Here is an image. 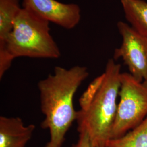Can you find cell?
<instances>
[{
	"mask_svg": "<svg viewBox=\"0 0 147 147\" xmlns=\"http://www.w3.org/2000/svg\"><path fill=\"white\" fill-rule=\"evenodd\" d=\"M88 76L84 66H57L53 74L38 82L40 109L45 117L40 126L50 132V140L44 147L63 146L67 133L76 120L74 96Z\"/></svg>",
	"mask_w": 147,
	"mask_h": 147,
	"instance_id": "cell-1",
	"label": "cell"
},
{
	"mask_svg": "<svg viewBox=\"0 0 147 147\" xmlns=\"http://www.w3.org/2000/svg\"><path fill=\"white\" fill-rule=\"evenodd\" d=\"M121 65L110 59L105 71L89 84L79 99L78 131L87 133L93 147H105L117 110Z\"/></svg>",
	"mask_w": 147,
	"mask_h": 147,
	"instance_id": "cell-2",
	"label": "cell"
},
{
	"mask_svg": "<svg viewBox=\"0 0 147 147\" xmlns=\"http://www.w3.org/2000/svg\"><path fill=\"white\" fill-rule=\"evenodd\" d=\"M50 22L22 8L11 31L0 39V79L18 57L57 59L61 53L50 33Z\"/></svg>",
	"mask_w": 147,
	"mask_h": 147,
	"instance_id": "cell-3",
	"label": "cell"
},
{
	"mask_svg": "<svg viewBox=\"0 0 147 147\" xmlns=\"http://www.w3.org/2000/svg\"><path fill=\"white\" fill-rule=\"evenodd\" d=\"M119 101L111 138L123 136L147 117V81H140L131 74L121 73Z\"/></svg>",
	"mask_w": 147,
	"mask_h": 147,
	"instance_id": "cell-4",
	"label": "cell"
},
{
	"mask_svg": "<svg viewBox=\"0 0 147 147\" xmlns=\"http://www.w3.org/2000/svg\"><path fill=\"white\" fill-rule=\"evenodd\" d=\"M123 41L115 50V60L122 58L130 74L140 81H147V37L123 21L117 23Z\"/></svg>",
	"mask_w": 147,
	"mask_h": 147,
	"instance_id": "cell-5",
	"label": "cell"
},
{
	"mask_svg": "<svg viewBox=\"0 0 147 147\" xmlns=\"http://www.w3.org/2000/svg\"><path fill=\"white\" fill-rule=\"evenodd\" d=\"M22 7L67 30L75 27L81 20V9L75 3L57 0H22Z\"/></svg>",
	"mask_w": 147,
	"mask_h": 147,
	"instance_id": "cell-6",
	"label": "cell"
},
{
	"mask_svg": "<svg viewBox=\"0 0 147 147\" xmlns=\"http://www.w3.org/2000/svg\"><path fill=\"white\" fill-rule=\"evenodd\" d=\"M34 124L25 125L20 117H0V147H26L35 130Z\"/></svg>",
	"mask_w": 147,
	"mask_h": 147,
	"instance_id": "cell-7",
	"label": "cell"
},
{
	"mask_svg": "<svg viewBox=\"0 0 147 147\" xmlns=\"http://www.w3.org/2000/svg\"><path fill=\"white\" fill-rule=\"evenodd\" d=\"M126 20L143 36L147 37V2L143 0H120Z\"/></svg>",
	"mask_w": 147,
	"mask_h": 147,
	"instance_id": "cell-8",
	"label": "cell"
},
{
	"mask_svg": "<svg viewBox=\"0 0 147 147\" xmlns=\"http://www.w3.org/2000/svg\"><path fill=\"white\" fill-rule=\"evenodd\" d=\"M105 147H147V117L123 136L109 140Z\"/></svg>",
	"mask_w": 147,
	"mask_h": 147,
	"instance_id": "cell-9",
	"label": "cell"
},
{
	"mask_svg": "<svg viewBox=\"0 0 147 147\" xmlns=\"http://www.w3.org/2000/svg\"><path fill=\"white\" fill-rule=\"evenodd\" d=\"M20 0H0V39L12 30L16 18L22 7Z\"/></svg>",
	"mask_w": 147,
	"mask_h": 147,
	"instance_id": "cell-10",
	"label": "cell"
},
{
	"mask_svg": "<svg viewBox=\"0 0 147 147\" xmlns=\"http://www.w3.org/2000/svg\"><path fill=\"white\" fill-rule=\"evenodd\" d=\"M75 147H93L87 132L84 131L79 132V140Z\"/></svg>",
	"mask_w": 147,
	"mask_h": 147,
	"instance_id": "cell-11",
	"label": "cell"
}]
</instances>
